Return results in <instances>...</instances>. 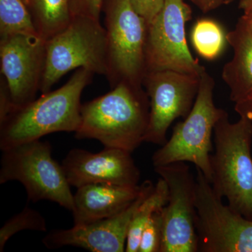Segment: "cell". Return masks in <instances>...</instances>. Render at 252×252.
<instances>
[{
	"instance_id": "6da1fadb",
	"label": "cell",
	"mask_w": 252,
	"mask_h": 252,
	"mask_svg": "<svg viewBox=\"0 0 252 252\" xmlns=\"http://www.w3.org/2000/svg\"><path fill=\"white\" fill-rule=\"evenodd\" d=\"M150 102L143 86L120 83L112 91L81 105L79 140L94 139L104 147L132 152L144 142Z\"/></svg>"
},
{
	"instance_id": "7a4b0ae2",
	"label": "cell",
	"mask_w": 252,
	"mask_h": 252,
	"mask_svg": "<svg viewBox=\"0 0 252 252\" xmlns=\"http://www.w3.org/2000/svg\"><path fill=\"white\" fill-rule=\"evenodd\" d=\"M94 74L78 69L62 87L13 109L0 123L1 150L40 140L54 132H75L81 124V94Z\"/></svg>"
},
{
	"instance_id": "3957f363",
	"label": "cell",
	"mask_w": 252,
	"mask_h": 252,
	"mask_svg": "<svg viewBox=\"0 0 252 252\" xmlns=\"http://www.w3.org/2000/svg\"><path fill=\"white\" fill-rule=\"evenodd\" d=\"M214 142L212 188L230 208L252 220V117L240 116L231 123L225 112L215 126Z\"/></svg>"
},
{
	"instance_id": "277c9868",
	"label": "cell",
	"mask_w": 252,
	"mask_h": 252,
	"mask_svg": "<svg viewBox=\"0 0 252 252\" xmlns=\"http://www.w3.org/2000/svg\"><path fill=\"white\" fill-rule=\"evenodd\" d=\"M215 83L206 69L200 74L198 94L191 111L173 128L172 135L152 157L154 167L177 162H190L211 183L210 157L215 126L225 114L214 102Z\"/></svg>"
},
{
	"instance_id": "5b68a950",
	"label": "cell",
	"mask_w": 252,
	"mask_h": 252,
	"mask_svg": "<svg viewBox=\"0 0 252 252\" xmlns=\"http://www.w3.org/2000/svg\"><path fill=\"white\" fill-rule=\"evenodd\" d=\"M80 68L107 77L108 41L107 31L99 20L73 16L67 27L46 42L45 69L40 91L42 94L49 92L63 76Z\"/></svg>"
},
{
	"instance_id": "8992f818",
	"label": "cell",
	"mask_w": 252,
	"mask_h": 252,
	"mask_svg": "<svg viewBox=\"0 0 252 252\" xmlns=\"http://www.w3.org/2000/svg\"><path fill=\"white\" fill-rule=\"evenodd\" d=\"M49 142L32 141L2 151L0 184L21 182L28 200H49L72 212L74 194L71 191L62 165L53 158Z\"/></svg>"
},
{
	"instance_id": "52a82bcc",
	"label": "cell",
	"mask_w": 252,
	"mask_h": 252,
	"mask_svg": "<svg viewBox=\"0 0 252 252\" xmlns=\"http://www.w3.org/2000/svg\"><path fill=\"white\" fill-rule=\"evenodd\" d=\"M102 11L108 41L107 79L111 88L123 82L143 86L148 22L131 0H104Z\"/></svg>"
},
{
	"instance_id": "ba28073f",
	"label": "cell",
	"mask_w": 252,
	"mask_h": 252,
	"mask_svg": "<svg viewBox=\"0 0 252 252\" xmlns=\"http://www.w3.org/2000/svg\"><path fill=\"white\" fill-rule=\"evenodd\" d=\"M195 227L200 252H252V220L223 205L196 168Z\"/></svg>"
},
{
	"instance_id": "9c48e42d",
	"label": "cell",
	"mask_w": 252,
	"mask_h": 252,
	"mask_svg": "<svg viewBox=\"0 0 252 252\" xmlns=\"http://www.w3.org/2000/svg\"><path fill=\"white\" fill-rule=\"evenodd\" d=\"M192 11L185 0H164L148 23L146 39L147 72L171 70L200 76L205 67L194 59L187 44L186 24Z\"/></svg>"
},
{
	"instance_id": "30bf717a",
	"label": "cell",
	"mask_w": 252,
	"mask_h": 252,
	"mask_svg": "<svg viewBox=\"0 0 252 252\" xmlns=\"http://www.w3.org/2000/svg\"><path fill=\"white\" fill-rule=\"evenodd\" d=\"M166 182L168 201L160 210L163 238L160 252H198L195 227L196 179L186 162L154 167Z\"/></svg>"
},
{
	"instance_id": "8fae6325",
	"label": "cell",
	"mask_w": 252,
	"mask_h": 252,
	"mask_svg": "<svg viewBox=\"0 0 252 252\" xmlns=\"http://www.w3.org/2000/svg\"><path fill=\"white\" fill-rule=\"evenodd\" d=\"M200 76L171 70L147 72L143 86L150 102L144 142L162 146L175 119L185 118L193 108Z\"/></svg>"
},
{
	"instance_id": "7c38bea8",
	"label": "cell",
	"mask_w": 252,
	"mask_h": 252,
	"mask_svg": "<svg viewBox=\"0 0 252 252\" xmlns=\"http://www.w3.org/2000/svg\"><path fill=\"white\" fill-rule=\"evenodd\" d=\"M46 42L39 36L28 34L0 39L1 76L7 84L14 109L34 100L36 93L40 91L45 69Z\"/></svg>"
},
{
	"instance_id": "4fadbf2b",
	"label": "cell",
	"mask_w": 252,
	"mask_h": 252,
	"mask_svg": "<svg viewBox=\"0 0 252 252\" xmlns=\"http://www.w3.org/2000/svg\"><path fill=\"white\" fill-rule=\"evenodd\" d=\"M141 185L140 195L119 215L86 224L74 225L69 229L52 230L43 239V243L49 249L74 246L92 252L126 251V240L134 213L154 188L150 180L145 181Z\"/></svg>"
},
{
	"instance_id": "5bb4252c",
	"label": "cell",
	"mask_w": 252,
	"mask_h": 252,
	"mask_svg": "<svg viewBox=\"0 0 252 252\" xmlns=\"http://www.w3.org/2000/svg\"><path fill=\"white\" fill-rule=\"evenodd\" d=\"M62 165L69 185L76 188L99 183L135 187L140 180V169L132 153L124 149L104 147L98 153H91L73 149Z\"/></svg>"
},
{
	"instance_id": "9a60e30c",
	"label": "cell",
	"mask_w": 252,
	"mask_h": 252,
	"mask_svg": "<svg viewBox=\"0 0 252 252\" xmlns=\"http://www.w3.org/2000/svg\"><path fill=\"white\" fill-rule=\"evenodd\" d=\"M141 189V185L124 187L106 183L77 188L72 212L74 225L86 224L119 215L135 201Z\"/></svg>"
},
{
	"instance_id": "2e32d148",
	"label": "cell",
	"mask_w": 252,
	"mask_h": 252,
	"mask_svg": "<svg viewBox=\"0 0 252 252\" xmlns=\"http://www.w3.org/2000/svg\"><path fill=\"white\" fill-rule=\"evenodd\" d=\"M226 38L233 56L223 67L222 78L229 88L230 99L235 104L252 94V31L243 16Z\"/></svg>"
},
{
	"instance_id": "e0dca14e",
	"label": "cell",
	"mask_w": 252,
	"mask_h": 252,
	"mask_svg": "<svg viewBox=\"0 0 252 252\" xmlns=\"http://www.w3.org/2000/svg\"><path fill=\"white\" fill-rule=\"evenodd\" d=\"M37 34L46 41L59 34L72 20L69 0H23Z\"/></svg>"
},
{
	"instance_id": "ac0fdd59",
	"label": "cell",
	"mask_w": 252,
	"mask_h": 252,
	"mask_svg": "<svg viewBox=\"0 0 252 252\" xmlns=\"http://www.w3.org/2000/svg\"><path fill=\"white\" fill-rule=\"evenodd\" d=\"M169 189L166 182L159 177L151 192L137 207L131 220L126 240V252H138L141 235L156 212L161 210L168 201Z\"/></svg>"
},
{
	"instance_id": "d6986e66",
	"label": "cell",
	"mask_w": 252,
	"mask_h": 252,
	"mask_svg": "<svg viewBox=\"0 0 252 252\" xmlns=\"http://www.w3.org/2000/svg\"><path fill=\"white\" fill-rule=\"evenodd\" d=\"M227 34L220 23L210 18L199 19L191 31V42L197 54L204 59H218L224 51Z\"/></svg>"
},
{
	"instance_id": "ffe728a7",
	"label": "cell",
	"mask_w": 252,
	"mask_h": 252,
	"mask_svg": "<svg viewBox=\"0 0 252 252\" xmlns=\"http://www.w3.org/2000/svg\"><path fill=\"white\" fill-rule=\"evenodd\" d=\"M14 34L39 36L23 0H0V37Z\"/></svg>"
},
{
	"instance_id": "44dd1931",
	"label": "cell",
	"mask_w": 252,
	"mask_h": 252,
	"mask_svg": "<svg viewBox=\"0 0 252 252\" xmlns=\"http://www.w3.org/2000/svg\"><path fill=\"white\" fill-rule=\"evenodd\" d=\"M24 230L46 231L45 219L36 210L25 207L8 220L0 229V252L4 251L5 245L13 235Z\"/></svg>"
},
{
	"instance_id": "7402d4cb",
	"label": "cell",
	"mask_w": 252,
	"mask_h": 252,
	"mask_svg": "<svg viewBox=\"0 0 252 252\" xmlns=\"http://www.w3.org/2000/svg\"><path fill=\"white\" fill-rule=\"evenodd\" d=\"M160 210L154 214L144 228L141 235L138 252H160L163 238Z\"/></svg>"
},
{
	"instance_id": "603a6c76",
	"label": "cell",
	"mask_w": 252,
	"mask_h": 252,
	"mask_svg": "<svg viewBox=\"0 0 252 252\" xmlns=\"http://www.w3.org/2000/svg\"><path fill=\"white\" fill-rule=\"evenodd\" d=\"M104 0H69L73 16H86L99 20Z\"/></svg>"
},
{
	"instance_id": "cb8c5ba5",
	"label": "cell",
	"mask_w": 252,
	"mask_h": 252,
	"mask_svg": "<svg viewBox=\"0 0 252 252\" xmlns=\"http://www.w3.org/2000/svg\"><path fill=\"white\" fill-rule=\"evenodd\" d=\"M131 2L149 23L161 9L164 0H131Z\"/></svg>"
},
{
	"instance_id": "d4e9b609",
	"label": "cell",
	"mask_w": 252,
	"mask_h": 252,
	"mask_svg": "<svg viewBox=\"0 0 252 252\" xmlns=\"http://www.w3.org/2000/svg\"><path fill=\"white\" fill-rule=\"evenodd\" d=\"M14 109L12 99L7 84L4 78L1 79L0 84V123L4 122Z\"/></svg>"
},
{
	"instance_id": "484cf974",
	"label": "cell",
	"mask_w": 252,
	"mask_h": 252,
	"mask_svg": "<svg viewBox=\"0 0 252 252\" xmlns=\"http://www.w3.org/2000/svg\"><path fill=\"white\" fill-rule=\"evenodd\" d=\"M204 13H207L225 4V0H189Z\"/></svg>"
},
{
	"instance_id": "4316f807",
	"label": "cell",
	"mask_w": 252,
	"mask_h": 252,
	"mask_svg": "<svg viewBox=\"0 0 252 252\" xmlns=\"http://www.w3.org/2000/svg\"><path fill=\"white\" fill-rule=\"evenodd\" d=\"M235 110L239 115H247L252 117V94L246 99L235 104Z\"/></svg>"
},
{
	"instance_id": "83f0119b",
	"label": "cell",
	"mask_w": 252,
	"mask_h": 252,
	"mask_svg": "<svg viewBox=\"0 0 252 252\" xmlns=\"http://www.w3.org/2000/svg\"><path fill=\"white\" fill-rule=\"evenodd\" d=\"M239 8L243 10L244 13L252 10V0H240Z\"/></svg>"
},
{
	"instance_id": "f1b7e54d",
	"label": "cell",
	"mask_w": 252,
	"mask_h": 252,
	"mask_svg": "<svg viewBox=\"0 0 252 252\" xmlns=\"http://www.w3.org/2000/svg\"><path fill=\"white\" fill-rule=\"evenodd\" d=\"M243 16L248 21L249 26H250L252 31V10H250L248 12L244 13Z\"/></svg>"
},
{
	"instance_id": "f546056e",
	"label": "cell",
	"mask_w": 252,
	"mask_h": 252,
	"mask_svg": "<svg viewBox=\"0 0 252 252\" xmlns=\"http://www.w3.org/2000/svg\"><path fill=\"white\" fill-rule=\"evenodd\" d=\"M235 1V0H225V4H229V3L233 2V1Z\"/></svg>"
}]
</instances>
